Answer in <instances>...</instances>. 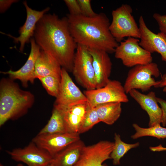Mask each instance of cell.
I'll use <instances>...</instances> for the list:
<instances>
[{
    "label": "cell",
    "mask_w": 166,
    "mask_h": 166,
    "mask_svg": "<svg viewBox=\"0 0 166 166\" xmlns=\"http://www.w3.org/2000/svg\"><path fill=\"white\" fill-rule=\"evenodd\" d=\"M17 166H24L22 164H18Z\"/></svg>",
    "instance_id": "cell-34"
},
{
    "label": "cell",
    "mask_w": 166,
    "mask_h": 166,
    "mask_svg": "<svg viewBox=\"0 0 166 166\" xmlns=\"http://www.w3.org/2000/svg\"><path fill=\"white\" fill-rule=\"evenodd\" d=\"M53 105L61 111L68 132L79 134L89 107L88 102L69 106Z\"/></svg>",
    "instance_id": "cell-18"
},
{
    "label": "cell",
    "mask_w": 166,
    "mask_h": 166,
    "mask_svg": "<svg viewBox=\"0 0 166 166\" xmlns=\"http://www.w3.org/2000/svg\"><path fill=\"white\" fill-rule=\"evenodd\" d=\"M31 49L27 60L24 65L16 71L10 70L7 72H1L3 74H8L9 78L13 80L18 79L21 82L22 86L27 88L28 83L34 82L36 79L35 68L37 58L41 51L40 47L36 43L34 38L30 40Z\"/></svg>",
    "instance_id": "cell-14"
},
{
    "label": "cell",
    "mask_w": 166,
    "mask_h": 166,
    "mask_svg": "<svg viewBox=\"0 0 166 166\" xmlns=\"http://www.w3.org/2000/svg\"><path fill=\"white\" fill-rule=\"evenodd\" d=\"M132 126L136 131L135 134L131 136L133 139L145 136H152L158 139L166 138V128L162 127L160 124L148 128H144L134 123L132 124Z\"/></svg>",
    "instance_id": "cell-24"
},
{
    "label": "cell",
    "mask_w": 166,
    "mask_h": 166,
    "mask_svg": "<svg viewBox=\"0 0 166 166\" xmlns=\"http://www.w3.org/2000/svg\"><path fill=\"white\" fill-rule=\"evenodd\" d=\"M7 152L14 160L28 166H47L51 164L52 156L33 141L23 148H17Z\"/></svg>",
    "instance_id": "cell-10"
},
{
    "label": "cell",
    "mask_w": 166,
    "mask_h": 166,
    "mask_svg": "<svg viewBox=\"0 0 166 166\" xmlns=\"http://www.w3.org/2000/svg\"><path fill=\"white\" fill-rule=\"evenodd\" d=\"M128 93L147 113L149 117V127L161 123L162 111L159 105L155 92L151 91L146 94L133 89Z\"/></svg>",
    "instance_id": "cell-16"
},
{
    "label": "cell",
    "mask_w": 166,
    "mask_h": 166,
    "mask_svg": "<svg viewBox=\"0 0 166 166\" xmlns=\"http://www.w3.org/2000/svg\"><path fill=\"white\" fill-rule=\"evenodd\" d=\"M47 166H52V165L51 164H50L48 165Z\"/></svg>",
    "instance_id": "cell-35"
},
{
    "label": "cell",
    "mask_w": 166,
    "mask_h": 166,
    "mask_svg": "<svg viewBox=\"0 0 166 166\" xmlns=\"http://www.w3.org/2000/svg\"><path fill=\"white\" fill-rule=\"evenodd\" d=\"M34 97L31 92L21 89L10 78L0 82V126L7 121L24 115L33 105Z\"/></svg>",
    "instance_id": "cell-3"
},
{
    "label": "cell",
    "mask_w": 166,
    "mask_h": 166,
    "mask_svg": "<svg viewBox=\"0 0 166 166\" xmlns=\"http://www.w3.org/2000/svg\"><path fill=\"white\" fill-rule=\"evenodd\" d=\"M77 1L83 15L88 17H93L97 14L92 8L91 0H77Z\"/></svg>",
    "instance_id": "cell-27"
},
{
    "label": "cell",
    "mask_w": 166,
    "mask_h": 166,
    "mask_svg": "<svg viewBox=\"0 0 166 166\" xmlns=\"http://www.w3.org/2000/svg\"><path fill=\"white\" fill-rule=\"evenodd\" d=\"M95 107L100 121L109 125L113 124L117 120L122 111L120 102L102 104Z\"/></svg>",
    "instance_id": "cell-21"
},
{
    "label": "cell",
    "mask_w": 166,
    "mask_h": 166,
    "mask_svg": "<svg viewBox=\"0 0 166 166\" xmlns=\"http://www.w3.org/2000/svg\"><path fill=\"white\" fill-rule=\"evenodd\" d=\"M39 79L48 93L56 98L60 90L61 76L50 75Z\"/></svg>",
    "instance_id": "cell-25"
},
{
    "label": "cell",
    "mask_w": 166,
    "mask_h": 166,
    "mask_svg": "<svg viewBox=\"0 0 166 166\" xmlns=\"http://www.w3.org/2000/svg\"><path fill=\"white\" fill-rule=\"evenodd\" d=\"M62 67L52 56L41 50L35 64V75L39 79L50 75L61 76Z\"/></svg>",
    "instance_id": "cell-20"
},
{
    "label": "cell",
    "mask_w": 166,
    "mask_h": 166,
    "mask_svg": "<svg viewBox=\"0 0 166 166\" xmlns=\"http://www.w3.org/2000/svg\"><path fill=\"white\" fill-rule=\"evenodd\" d=\"M80 139L79 134L67 132L38 134L33 138L32 141L53 157L70 144Z\"/></svg>",
    "instance_id": "cell-12"
},
{
    "label": "cell",
    "mask_w": 166,
    "mask_h": 166,
    "mask_svg": "<svg viewBox=\"0 0 166 166\" xmlns=\"http://www.w3.org/2000/svg\"><path fill=\"white\" fill-rule=\"evenodd\" d=\"M157 99L162 111L161 123L164 127L166 125V101L160 98L157 97Z\"/></svg>",
    "instance_id": "cell-30"
},
{
    "label": "cell",
    "mask_w": 166,
    "mask_h": 166,
    "mask_svg": "<svg viewBox=\"0 0 166 166\" xmlns=\"http://www.w3.org/2000/svg\"><path fill=\"white\" fill-rule=\"evenodd\" d=\"M85 146L81 139L72 143L53 157L51 164L52 166H74Z\"/></svg>",
    "instance_id": "cell-19"
},
{
    "label": "cell",
    "mask_w": 166,
    "mask_h": 166,
    "mask_svg": "<svg viewBox=\"0 0 166 166\" xmlns=\"http://www.w3.org/2000/svg\"><path fill=\"white\" fill-rule=\"evenodd\" d=\"M70 34L77 44L88 49L114 53L119 44L112 34L109 18L101 13L93 17L67 14Z\"/></svg>",
    "instance_id": "cell-2"
},
{
    "label": "cell",
    "mask_w": 166,
    "mask_h": 166,
    "mask_svg": "<svg viewBox=\"0 0 166 166\" xmlns=\"http://www.w3.org/2000/svg\"><path fill=\"white\" fill-rule=\"evenodd\" d=\"M140 41L138 38L129 37L121 42L115 49V57L128 67L152 62L151 54L140 45Z\"/></svg>",
    "instance_id": "cell-7"
},
{
    "label": "cell",
    "mask_w": 166,
    "mask_h": 166,
    "mask_svg": "<svg viewBox=\"0 0 166 166\" xmlns=\"http://www.w3.org/2000/svg\"><path fill=\"white\" fill-rule=\"evenodd\" d=\"M93 58L96 88L105 85L110 80L112 63L108 53L101 50L88 49Z\"/></svg>",
    "instance_id": "cell-17"
},
{
    "label": "cell",
    "mask_w": 166,
    "mask_h": 166,
    "mask_svg": "<svg viewBox=\"0 0 166 166\" xmlns=\"http://www.w3.org/2000/svg\"><path fill=\"white\" fill-rule=\"evenodd\" d=\"M26 12V18L23 25L21 27L18 32L19 37H15L10 34H7L12 38L16 43H19V50L22 52L26 44L30 42L31 37L34 36L36 24L39 21L50 9L47 7L41 11L32 9L28 5L26 1L23 2Z\"/></svg>",
    "instance_id": "cell-15"
},
{
    "label": "cell",
    "mask_w": 166,
    "mask_h": 166,
    "mask_svg": "<svg viewBox=\"0 0 166 166\" xmlns=\"http://www.w3.org/2000/svg\"><path fill=\"white\" fill-rule=\"evenodd\" d=\"M153 17L157 23L160 32L166 35V15L155 13Z\"/></svg>",
    "instance_id": "cell-29"
},
{
    "label": "cell",
    "mask_w": 166,
    "mask_h": 166,
    "mask_svg": "<svg viewBox=\"0 0 166 166\" xmlns=\"http://www.w3.org/2000/svg\"><path fill=\"white\" fill-rule=\"evenodd\" d=\"M160 75L157 64L155 62L135 66L128 71L124 87L126 94L132 89H140L146 92L157 83L153 77Z\"/></svg>",
    "instance_id": "cell-5"
},
{
    "label": "cell",
    "mask_w": 166,
    "mask_h": 166,
    "mask_svg": "<svg viewBox=\"0 0 166 166\" xmlns=\"http://www.w3.org/2000/svg\"><path fill=\"white\" fill-rule=\"evenodd\" d=\"M0 166H4L2 164L0 163Z\"/></svg>",
    "instance_id": "cell-36"
},
{
    "label": "cell",
    "mask_w": 166,
    "mask_h": 166,
    "mask_svg": "<svg viewBox=\"0 0 166 166\" xmlns=\"http://www.w3.org/2000/svg\"><path fill=\"white\" fill-rule=\"evenodd\" d=\"M34 36L41 50L72 72L77 44L70 34L67 17L60 18L55 14H45L37 23Z\"/></svg>",
    "instance_id": "cell-1"
},
{
    "label": "cell",
    "mask_w": 166,
    "mask_h": 166,
    "mask_svg": "<svg viewBox=\"0 0 166 166\" xmlns=\"http://www.w3.org/2000/svg\"><path fill=\"white\" fill-rule=\"evenodd\" d=\"M18 2L17 0H0V12L1 13L5 12L14 3Z\"/></svg>",
    "instance_id": "cell-31"
},
{
    "label": "cell",
    "mask_w": 166,
    "mask_h": 166,
    "mask_svg": "<svg viewBox=\"0 0 166 166\" xmlns=\"http://www.w3.org/2000/svg\"><path fill=\"white\" fill-rule=\"evenodd\" d=\"M114 138V148L110 154V158L113 160V165H117L120 164L121 159L128 151L138 147L140 143H126L122 140L120 135L117 133H115Z\"/></svg>",
    "instance_id": "cell-23"
},
{
    "label": "cell",
    "mask_w": 166,
    "mask_h": 166,
    "mask_svg": "<svg viewBox=\"0 0 166 166\" xmlns=\"http://www.w3.org/2000/svg\"><path fill=\"white\" fill-rule=\"evenodd\" d=\"M100 122L95 107H90L89 106L84 120L79 132V134L87 131L94 125Z\"/></svg>",
    "instance_id": "cell-26"
},
{
    "label": "cell",
    "mask_w": 166,
    "mask_h": 166,
    "mask_svg": "<svg viewBox=\"0 0 166 166\" xmlns=\"http://www.w3.org/2000/svg\"><path fill=\"white\" fill-rule=\"evenodd\" d=\"M67 132L62 114L58 108L53 105L52 115L49 120L38 134H51Z\"/></svg>",
    "instance_id": "cell-22"
},
{
    "label": "cell",
    "mask_w": 166,
    "mask_h": 166,
    "mask_svg": "<svg viewBox=\"0 0 166 166\" xmlns=\"http://www.w3.org/2000/svg\"><path fill=\"white\" fill-rule=\"evenodd\" d=\"M154 87L156 88L163 87V91L166 92V73L163 75L160 80L157 81L156 84Z\"/></svg>",
    "instance_id": "cell-32"
},
{
    "label": "cell",
    "mask_w": 166,
    "mask_h": 166,
    "mask_svg": "<svg viewBox=\"0 0 166 166\" xmlns=\"http://www.w3.org/2000/svg\"><path fill=\"white\" fill-rule=\"evenodd\" d=\"M72 72L77 83L86 90L96 88V82L93 58L86 47L77 44Z\"/></svg>",
    "instance_id": "cell-6"
},
{
    "label": "cell",
    "mask_w": 166,
    "mask_h": 166,
    "mask_svg": "<svg viewBox=\"0 0 166 166\" xmlns=\"http://www.w3.org/2000/svg\"><path fill=\"white\" fill-rule=\"evenodd\" d=\"M132 12V7L127 4H123L112 11V21L109 30L118 42H122L125 37L140 38L139 27Z\"/></svg>",
    "instance_id": "cell-4"
},
{
    "label": "cell",
    "mask_w": 166,
    "mask_h": 166,
    "mask_svg": "<svg viewBox=\"0 0 166 166\" xmlns=\"http://www.w3.org/2000/svg\"><path fill=\"white\" fill-rule=\"evenodd\" d=\"M139 24L140 45L151 54L159 53L162 60L166 62V35L160 32L157 34L152 32L147 26L142 16L139 18Z\"/></svg>",
    "instance_id": "cell-13"
},
{
    "label": "cell",
    "mask_w": 166,
    "mask_h": 166,
    "mask_svg": "<svg viewBox=\"0 0 166 166\" xmlns=\"http://www.w3.org/2000/svg\"><path fill=\"white\" fill-rule=\"evenodd\" d=\"M114 142L100 141L86 146L82 151L80 158L74 166H107L104 161L111 159L110 154L114 148Z\"/></svg>",
    "instance_id": "cell-9"
},
{
    "label": "cell",
    "mask_w": 166,
    "mask_h": 166,
    "mask_svg": "<svg viewBox=\"0 0 166 166\" xmlns=\"http://www.w3.org/2000/svg\"><path fill=\"white\" fill-rule=\"evenodd\" d=\"M150 150L151 151L154 152L165 151H166V147H164L161 145H160L156 147H151Z\"/></svg>",
    "instance_id": "cell-33"
},
{
    "label": "cell",
    "mask_w": 166,
    "mask_h": 166,
    "mask_svg": "<svg viewBox=\"0 0 166 166\" xmlns=\"http://www.w3.org/2000/svg\"><path fill=\"white\" fill-rule=\"evenodd\" d=\"M87 102L85 95L73 82L68 72L62 68L60 90L54 105L69 106Z\"/></svg>",
    "instance_id": "cell-11"
},
{
    "label": "cell",
    "mask_w": 166,
    "mask_h": 166,
    "mask_svg": "<svg viewBox=\"0 0 166 166\" xmlns=\"http://www.w3.org/2000/svg\"><path fill=\"white\" fill-rule=\"evenodd\" d=\"M84 93L90 107H94L98 105L107 103H127L129 101L124 86L121 82L116 80H110L104 87L85 90Z\"/></svg>",
    "instance_id": "cell-8"
},
{
    "label": "cell",
    "mask_w": 166,
    "mask_h": 166,
    "mask_svg": "<svg viewBox=\"0 0 166 166\" xmlns=\"http://www.w3.org/2000/svg\"><path fill=\"white\" fill-rule=\"evenodd\" d=\"M69 11L73 15H83L77 0H65L64 1Z\"/></svg>",
    "instance_id": "cell-28"
}]
</instances>
